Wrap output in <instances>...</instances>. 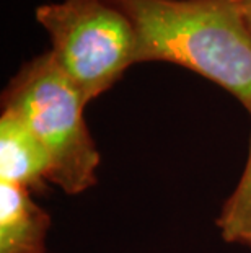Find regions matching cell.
Segmentation results:
<instances>
[{
  "label": "cell",
  "mask_w": 251,
  "mask_h": 253,
  "mask_svg": "<svg viewBox=\"0 0 251 253\" xmlns=\"http://www.w3.org/2000/svg\"><path fill=\"white\" fill-rule=\"evenodd\" d=\"M52 162L44 145L17 113L0 116V181L42 193L51 183Z\"/></svg>",
  "instance_id": "277c9868"
},
{
  "label": "cell",
  "mask_w": 251,
  "mask_h": 253,
  "mask_svg": "<svg viewBox=\"0 0 251 253\" xmlns=\"http://www.w3.org/2000/svg\"><path fill=\"white\" fill-rule=\"evenodd\" d=\"M215 225L223 242L243 245L251 252V137L247 165L232 195L223 203Z\"/></svg>",
  "instance_id": "8992f818"
},
{
  "label": "cell",
  "mask_w": 251,
  "mask_h": 253,
  "mask_svg": "<svg viewBox=\"0 0 251 253\" xmlns=\"http://www.w3.org/2000/svg\"><path fill=\"white\" fill-rule=\"evenodd\" d=\"M51 52L87 105L113 88L136 62L137 36L129 17L111 0H61L35 10Z\"/></svg>",
  "instance_id": "3957f363"
},
{
  "label": "cell",
  "mask_w": 251,
  "mask_h": 253,
  "mask_svg": "<svg viewBox=\"0 0 251 253\" xmlns=\"http://www.w3.org/2000/svg\"><path fill=\"white\" fill-rule=\"evenodd\" d=\"M235 2H240V0H235Z\"/></svg>",
  "instance_id": "ba28073f"
},
{
  "label": "cell",
  "mask_w": 251,
  "mask_h": 253,
  "mask_svg": "<svg viewBox=\"0 0 251 253\" xmlns=\"http://www.w3.org/2000/svg\"><path fill=\"white\" fill-rule=\"evenodd\" d=\"M240 8H242L243 17L251 30V0H240Z\"/></svg>",
  "instance_id": "52a82bcc"
},
{
  "label": "cell",
  "mask_w": 251,
  "mask_h": 253,
  "mask_svg": "<svg viewBox=\"0 0 251 253\" xmlns=\"http://www.w3.org/2000/svg\"><path fill=\"white\" fill-rule=\"evenodd\" d=\"M51 216L31 193L0 181V253H47Z\"/></svg>",
  "instance_id": "5b68a950"
},
{
  "label": "cell",
  "mask_w": 251,
  "mask_h": 253,
  "mask_svg": "<svg viewBox=\"0 0 251 253\" xmlns=\"http://www.w3.org/2000/svg\"><path fill=\"white\" fill-rule=\"evenodd\" d=\"M134 25L136 62L202 75L251 115V30L235 0H111Z\"/></svg>",
  "instance_id": "6da1fadb"
},
{
  "label": "cell",
  "mask_w": 251,
  "mask_h": 253,
  "mask_svg": "<svg viewBox=\"0 0 251 253\" xmlns=\"http://www.w3.org/2000/svg\"><path fill=\"white\" fill-rule=\"evenodd\" d=\"M83 95L51 51L26 61L2 91V110L26 123L52 162L51 183L80 195L98 183L100 150L85 123Z\"/></svg>",
  "instance_id": "7a4b0ae2"
}]
</instances>
